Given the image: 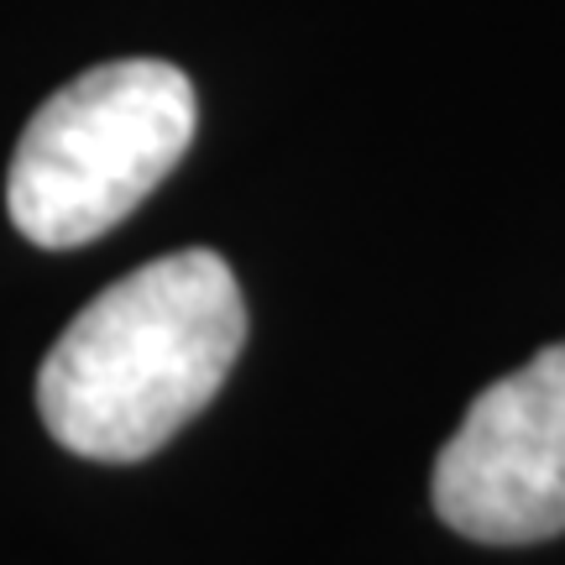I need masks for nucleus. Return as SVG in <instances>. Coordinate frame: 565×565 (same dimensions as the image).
Segmentation results:
<instances>
[{"label": "nucleus", "mask_w": 565, "mask_h": 565, "mask_svg": "<svg viewBox=\"0 0 565 565\" xmlns=\"http://www.w3.org/2000/svg\"><path fill=\"white\" fill-rule=\"evenodd\" d=\"M242 345L231 263L204 246L168 252L74 315L38 366V414L84 461H147L221 393Z\"/></svg>", "instance_id": "obj_1"}, {"label": "nucleus", "mask_w": 565, "mask_h": 565, "mask_svg": "<svg viewBox=\"0 0 565 565\" xmlns=\"http://www.w3.org/2000/svg\"><path fill=\"white\" fill-rule=\"evenodd\" d=\"M194 84L162 58L100 63L26 121L6 210L26 242L68 252L121 225L194 141Z\"/></svg>", "instance_id": "obj_2"}, {"label": "nucleus", "mask_w": 565, "mask_h": 565, "mask_svg": "<svg viewBox=\"0 0 565 565\" xmlns=\"http://www.w3.org/2000/svg\"><path fill=\"white\" fill-rule=\"evenodd\" d=\"M435 513L477 545L565 534V341L466 408L435 461Z\"/></svg>", "instance_id": "obj_3"}]
</instances>
